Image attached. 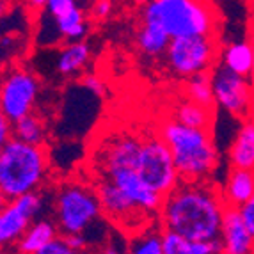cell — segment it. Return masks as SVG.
Segmentation results:
<instances>
[{"instance_id": "7c38bea8", "label": "cell", "mask_w": 254, "mask_h": 254, "mask_svg": "<svg viewBox=\"0 0 254 254\" xmlns=\"http://www.w3.org/2000/svg\"><path fill=\"white\" fill-rule=\"evenodd\" d=\"M219 240L222 254H254V237L237 208H226Z\"/></svg>"}, {"instance_id": "9a60e30c", "label": "cell", "mask_w": 254, "mask_h": 254, "mask_svg": "<svg viewBox=\"0 0 254 254\" xmlns=\"http://www.w3.org/2000/svg\"><path fill=\"white\" fill-rule=\"evenodd\" d=\"M220 66L238 76L249 78L254 66V50L251 41H233L220 48Z\"/></svg>"}, {"instance_id": "f1b7e54d", "label": "cell", "mask_w": 254, "mask_h": 254, "mask_svg": "<svg viewBox=\"0 0 254 254\" xmlns=\"http://www.w3.org/2000/svg\"><path fill=\"white\" fill-rule=\"evenodd\" d=\"M238 212H240V217H242V220H244V224L247 226V229H249L254 237V195L240 208V210H238Z\"/></svg>"}, {"instance_id": "277c9868", "label": "cell", "mask_w": 254, "mask_h": 254, "mask_svg": "<svg viewBox=\"0 0 254 254\" xmlns=\"http://www.w3.org/2000/svg\"><path fill=\"white\" fill-rule=\"evenodd\" d=\"M50 173L45 146H30L11 139L0 149V190L9 201L38 192Z\"/></svg>"}, {"instance_id": "d6986e66", "label": "cell", "mask_w": 254, "mask_h": 254, "mask_svg": "<svg viewBox=\"0 0 254 254\" xmlns=\"http://www.w3.org/2000/svg\"><path fill=\"white\" fill-rule=\"evenodd\" d=\"M173 119L178 123L185 125L189 128H197V130H210L213 125V109H206L190 100H182L174 107Z\"/></svg>"}, {"instance_id": "6da1fadb", "label": "cell", "mask_w": 254, "mask_h": 254, "mask_svg": "<svg viewBox=\"0 0 254 254\" xmlns=\"http://www.w3.org/2000/svg\"><path fill=\"white\" fill-rule=\"evenodd\" d=\"M226 204L220 189L208 183L180 185L164 197L158 224L164 231H171L190 242H215L220 238Z\"/></svg>"}, {"instance_id": "8992f818", "label": "cell", "mask_w": 254, "mask_h": 254, "mask_svg": "<svg viewBox=\"0 0 254 254\" xmlns=\"http://www.w3.org/2000/svg\"><path fill=\"white\" fill-rule=\"evenodd\" d=\"M220 41L217 36L180 38L169 43L164 59L167 68L178 78H192L195 75L212 73L220 59Z\"/></svg>"}, {"instance_id": "44dd1931", "label": "cell", "mask_w": 254, "mask_h": 254, "mask_svg": "<svg viewBox=\"0 0 254 254\" xmlns=\"http://www.w3.org/2000/svg\"><path fill=\"white\" fill-rule=\"evenodd\" d=\"M135 43L139 50L148 57H164L169 48V36L158 27L140 23L135 34Z\"/></svg>"}, {"instance_id": "ac0fdd59", "label": "cell", "mask_w": 254, "mask_h": 254, "mask_svg": "<svg viewBox=\"0 0 254 254\" xmlns=\"http://www.w3.org/2000/svg\"><path fill=\"white\" fill-rule=\"evenodd\" d=\"M52 20H54L55 27H57L59 36L68 43H78L89 30L87 14H85V9L80 4L73 7L71 11H68V13L61 14L57 18H52Z\"/></svg>"}, {"instance_id": "484cf974", "label": "cell", "mask_w": 254, "mask_h": 254, "mask_svg": "<svg viewBox=\"0 0 254 254\" xmlns=\"http://www.w3.org/2000/svg\"><path fill=\"white\" fill-rule=\"evenodd\" d=\"M82 85H84L89 93H93L94 96H105V93H107L105 82H103L98 75H94V73H87V75H84V78H82Z\"/></svg>"}, {"instance_id": "30bf717a", "label": "cell", "mask_w": 254, "mask_h": 254, "mask_svg": "<svg viewBox=\"0 0 254 254\" xmlns=\"http://www.w3.org/2000/svg\"><path fill=\"white\" fill-rule=\"evenodd\" d=\"M43 210V197L39 192H32L11 201L0 213V249L16 246Z\"/></svg>"}, {"instance_id": "2e32d148", "label": "cell", "mask_w": 254, "mask_h": 254, "mask_svg": "<svg viewBox=\"0 0 254 254\" xmlns=\"http://www.w3.org/2000/svg\"><path fill=\"white\" fill-rule=\"evenodd\" d=\"M162 251L164 254H222L220 240L215 242H190L171 231L160 229Z\"/></svg>"}, {"instance_id": "d4e9b609", "label": "cell", "mask_w": 254, "mask_h": 254, "mask_svg": "<svg viewBox=\"0 0 254 254\" xmlns=\"http://www.w3.org/2000/svg\"><path fill=\"white\" fill-rule=\"evenodd\" d=\"M76 5H78V2H75V0H47L43 11H45L48 16L57 18V16H61V14L71 11Z\"/></svg>"}, {"instance_id": "f546056e", "label": "cell", "mask_w": 254, "mask_h": 254, "mask_svg": "<svg viewBox=\"0 0 254 254\" xmlns=\"http://www.w3.org/2000/svg\"><path fill=\"white\" fill-rule=\"evenodd\" d=\"M11 139H13V125L0 112V149L4 148Z\"/></svg>"}, {"instance_id": "83f0119b", "label": "cell", "mask_w": 254, "mask_h": 254, "mask_svg": "<svg viewBox=\"0 0 254 254\" xmlns=\"http://www.w3.org/2000/svg\"><path fill=\"white\" fill-rule=\"evenodd\" d=\"M112 7H114V4L109 2V0H98V2L91 4L89 13L94 20H105V18H109L110 13H112Z\"/></svg>"}, {"instance_id": "cb8c5ba5", "label": "cell", "mask_w": 254, "mask_h": 254, "mask_svg": "<svg viewBox=\"0 0 254 254\" xmlns=\"http://www.w3.org/2000/svg\"><path fill=\"white\" fill-rule=\"evenodd\" d=\"M125 254H164L160 231H148L131 240L130 251Z\"/></svg>"}, {"instance_id": "e0dca14e", "label": "cell", "mask_w": 254, "mask_h": 254, "mask_svg": "<svg viewBox=\"0 0 254 254\" xmlns=\"http://www.w3.org/2000/svg\"><path fill=\"white\" fill-rule=\"evenodd\" d=\"M59 237L57 226L47 219H36L16 244L18 254H38L43 247Z\"/></svg>"}, {"instance_id": "ba28073f", "label": "cell", "mask_w": 254, "mask_h": 254, "mask_svg": "<svg viewBox=\"0 0 254 254\" xmlns=\"http://www.w3.org/2000/svg\"><path fill=\"white\" fill-rule=\"evenodd\" d=\"M39 93V80L25 68L9 69L0 82V112L11 125L34 112Z\"/></svg>"}, {"instance_id": "9c48e42d", "label": "cell", "mask_w": 254, "mask_h": 254, "mask_svg": "<svg viewBox=\"0 0 254 254\" xmlns=\"http://www.w3.org/2000/svg\"><path fill=\"white\" fill-rule=\"evenodd\" d=\"M215 105L238 119H247L254 112V91L249 78L228 71L217 64L210 73Z\"/></svg>"}, {"instance_id": "52a82bcc", "label": "cell", "mask_w": 254, "mask_h": 254, "mask_svg": "<svg viewBox=\"0 0 254 254\" xmlns=\"http://www.w3.org/2000/svg\"><path fill=\"white\" fill-rule=\"evenodd\" d=\"M137 174L153 192H157L162 197L169 195L182 182L174 165L173 155L162 137L158 135V131L142 137Z\"/></svg>"}, {"instance_id": "7a4b0ae2", "label": "cell", "mask_w": 254, "mask_h": 254, "mask_svg": "<svg viewBox=\"0 0 254 254\" xmlns=\"http://www.w3.org/2000/svg\"><path fill=\"white\" fill-rule=\"evenodd\" d=\"M158 135L169 148L182 182H212L219 165V153L213 144L212 131L189 128L176 119L167 118L158 127Z\"/></svg>"}, {"instance_id": "8fae6325", "label": "cell", "mask_w": 254, "mask_h": 254, "mask_svg": "<svg viewBox=\"0 0 254 254\" xmlns=\"http://www.w3.org/2000/svg\"><path fill=\"white\" fill-rule=\"evenodd\" d=\"M93 189L102 204V213H105L110 220H114L118 224H137L139 228L142 226L140 222L144 220V217H149L144 212H140L133 204V201L109 180L96 178Z\"/></svg>"}, {"instance_id": "5bb4252c", "label": "cell", "mask_w": 254, "mask_h": 254, "mask_svg": "<svg viewBox=\"0 0 254 254\" xmlns=\"http://www.w3.org/2000/svg\"><path fill=\"white\" fill-rule=\"evenodd\" d=\"M231 169L254 173V114L242 121L240 130L233 139L228 153Z\"/></svg>"}, {"instance_id": "836d02e7", "label": "cell", "mask_w": 254, "mask_h": 254, "mask_svg": "<svg viewBox=\"0 0 254 254\" xmlns=\"http://www.w3.org/2000/svg\"><path fill=\"white\" fill-rule=\"evenodd\" d=\"M251 45H253V50H254V34H253V41H251ZM249 80H251V85H253V91H254V66H253V73H251Z\"/></svg>"}, {"instance_id": "5b68a950", "label": "cell", "mask_w": 254, "mask_h": 254, "mask_svg": "<svg viewBox=\"0 0 254 254\" xmlns=\"http://www.w3.org/2000/svg\"><path fill=\"white\" fill-rule=\"evenodd\" d=\"M102 217V204L94 189L78 182H66L55 195V220L61 237L82 235Z\"/></svg>"}, {"instance_id": "4fadbf2b", "label": "cell", "mask_w": 254, "mask_h": 254, "mask_svg": "<svg viewBox=\"0 0 254 254\" xmlns=\"http://www.w3.org/2000/svg\"><path fill=\"white\" fill-rule=\"evenodd\" d=\"M220 189V195L226 208L240 210L254 195V173L253 171L231 169L226 176V182Z\"/></svg>"}, {"instance_id": "e575fe53", "label": "cell", "mask_w": 254, "mask_h": 254, "mask_svg": "<svg viewBox=\"0 0 254 254\" xmlns=\"http://www.w3.org/2000/svg\"><path fill=\"white\" fill-rule=\"evenodd\" d=\"M0 254H5V253H2V251H0Z\"/></svg>"}, {"instance_id": "d6a6232c", "label": "cell", "mask_w": 254, "mask_h": 254, "mask_svg": "<svg viewBox=\"0 0 254 254\" xmlns=\"http://www.w3.org/2000/svg\"><path fill=\"white\" fill-rule=\"evenodd\" d=\"M7 13V4L5 2H0V20H2V16Z\"/></svg>"}, {"instance_id": "4dcf8cb0", "label": "cell", "mask_w": 254, "mask_h": 254, "mask_svg": "<svg viewBox=\"0 0 254 254\" xmlns=\"http://www.w3.org/2000/svg\"><path fill=\"white\" fill-rule=\"evenodd\" d=\"M64 240L68 242V246L71 247L75 253H80V251L85 249V237H82V235H73V237H64Z\"/></svg>"}, {"instance_id": "7402d4cb", "label": "cell", "mask_w": 254, "mask_h": 254, "mask_svg": "<svg viewBox=\"0 0 254 254\" xmlns=\"http://www.w3.org/2000/svg\"><path fill=\"white\" fill-rule=\"evenodd\" d=\"M13 139L30 146H45L47 144V125L38 114L32 112L13 123Z\"/></svg>"}, {"instance_id": "1f68e13d", "label": "cell", "mask_w": 254, "mask_h": 254, "mask_svg": "<svg viewBox=\"0 0 254 254\" xmlns=\"http://www.w3.org/2000/svg\"><path fill=\"white\" fill-rule=\"evenodd\" d=\"M11 203V201L7 199V197H5V194L2 190H0V213L4 212L5 208H7V204Z\"/></svg>"}, {"instance_id": "4316f807", "label": "cell", "mask_w": 254, "mask_h": 254, "mask_svg": "<svg viewBox=\"0 0 254 254\" xmlns=\"http://www.w3.org/2000/svg\"><path fill=\"white\" fill-rule=\"evenodd\" d=\"M38 254H78L68 246V242L64 240V237H57L43 247Z\"/></svg>"}, {"instance_id": "603a6c76", "label": "cell", "mask_w": 254, "mask_h": 254, "mask_svg": "<svg viewBox=\"0 0 254 254\" xmlns=\"http://www.w3.org/2000/svg\"><path fill=\"white\" fill-rule=\"evenodd\" d=\"M185 98L201 107L213 109L215 107V100H213L210 73L195 75L192 78H189V80H185Z\"/></svg>"}, {"instance_id": "3957f363", "label": "cell", "mask_w": 254, "mask_h": 254, "mask_svg": "<svg viewBox=\"0 0 254 254\" xmlns=\"http://www.w3.org/2000/svg\"><path fill=\"white\" fill-rule=\"evenodd\" d=\"M140 23L158 27L169 39L217 36L219 13L210 2L151 0L140 9Z\"/></svg>"}, {"instance_id": "ffe728a7", "label": "cell", "mask_w": 254, "mask_h": 254, "mask_svg": "<svg viewBox=\"0 0 254 254\" xmlns=\"http://www.w3.org/2000/svg\"><path fill=\"white\" fill-rule=\"evenodd\" d=\"M91 59V48L87 43H68L66 47L61 50L57 57V71L64 76H71L80 73L87 66Z\"/></svg>"}]
</instances>
